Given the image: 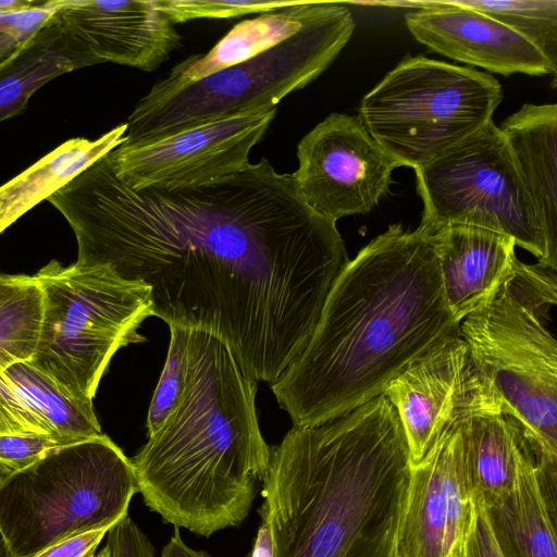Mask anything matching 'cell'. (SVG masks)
Listing matches in <instances>:
<instances>
[{
  "mask_svg": "<svg viewBox=\"0 0 557 557\" xmlns=\"http://www.w3.org/2000/svg\"><path fill=\"white\" fill-rule=\"evenodd\" d=\"M47 201L74 232L77 265L144 283L154 317L219 337L257 382L301 352L349 261L336 221L265 158L201 185L133 189L106 154Z\"/></svg>",
  "mask_w": 557,
  "mask_h": 557,
  "instance_id": "cell-1",
  "label": "cell"
},
{
  "mask_svg": "<svg viewBox=\"0 0 557 557\" xmlns=\"http://www.w3.org/2000/svg\"><path fill=\"white\" fill-rule=\"evenodd\" d=\"M459 323L435 235L389 225L346 263L307 345L270 387L294 425L323 423L382 395Z\"/></svg>",
  "mask_w": 557,
  "mask_h": 557,
  "instance_id": "cell-2",
  "label": "cell"
},
{
  "mask_svg": "<svg viewBox=\"0 0 557 557\" xmlns=\"http://www.w3.org/2000/svg\"><path fill=\"white\" fill-rule=\"evenodd\" d=\"M411 463L383 394L271 447L262 521L273 557H397Z\"/></svg>",
  "mask_w": 557,
  "mask_h": 557,
  "instance_id": "cell-3",
  "label": "cell"
},
{
  "mask_svg": "<svg viewBox=\"0 0 557 557\" xmlns=\"http://www.w3.org/2000/svg\"><path fill=\"white\" fill-rule=\"evenodd\" d=\"M257 388L222 339L189 329L181 401L131 459L138 493L165 523L209 537L247 518L271 451Z\"/></svg>",
  "mask_w": 557,
  "mask_h": 557,
  "instance_id": "cell-4",
  "label": "cell"
},
{
  "mask_svg": "<svg viewBox=\"0 0 557 557\" xmlns=\"http://www.w3.org/2000/svg\"><path fill=\"white\" fill-rule=\"evenodd\" d=\"M556 271L515 260L492 297L459 323L472 360L549 461L557 462Z\"/></svg>",
  "mask_w": 557,
  "mask_h": 557,
  "instance_id": "cell-5",
  "label": "cell"
},
{
  "mask_svg": "<svg viewBox=\"0 0 557 557\" xmlns=\"http://www.w3.org/2000/svg\"><path fill=\"white\" fill-rule=\"evenodd\" d=\"M355 26L345 3L327 1L314 20L272 48L173 91L146 94L125 122L122 145L152 141L223 117L276 108L334 62Z\"/></svg>",
  "mask_w": 557,
  "mask_h": 557,
  "instance_id": "cell-6",
  "label": "cell"
},
{
  "mask_svg": "<svg viewBox=\"0 0 557 557\" xmlns=\"http://www.w3.org/2000/svg\"><path fill=\"white\" fill-rule=\"evenodd\" d=\"M138 493L132 460L106 434L49 451L0 476V531L13 557H34L72 536L111 528Z\"/></svg>",
  "mask_w": 557,
  "mask_h": 557,
  "instance_id": "cell-7",
  "label": "cell"
},
{
  "mask_svg": "<svg viewBox=\"0 0 557 557\" xmlns=\"http://www.w3.org/2000/svg\"><path fill=\"white\" fill-rule=\"evenodd\" d=\"M42 293L40 333L27 361L67 398L94 406L115 352L143 343L152 314L150 288L107 267H64L51 260L35 275Z\"/></svg>",
  "mask_w": 557,
  "mask_h": 557,
  "instance_id": "cell-8",
  "label": "cell"
},
{
  "mask_svg": "<svg viewBox=\"0 0 557 557\" xmlns=\"http://www.w3.org/2000/svg\"><path fill=\"white\" fill-rule=\"evenodd\" d=\"M503 97L490 73L407 57L363 96L358 116L391 157L414 170L492 121Z\"/></svg>",
  "mask_w": 557,
  "mask_h": 557,
  "instance_id": "cell-9",
  "label": "cell"
},
{
  "mask_svg": "<svg viewBox=\"0 0 557 557\" xmlns=\"http://www.w3.org/2000/svg\"><path fill=\"white\" fill-rule=\"evenodd\" d=\"M414 172L423 202L419 228L432 234L454 224L491 230L557 270V248L493 120Z\"/></svg>",
  "mask_w": 557,
  "mask_h": 557,
  "instance_id": "cell-10",
  "label": "cell"
},
{
  "mask_svg": "<svg viewBox=\"0 0 557 557\" xmlns=\"http://www.w3.org/2000/svg\"><path fill=\"white\" fill-rule=\"evenodd\" d=\"M383 395L400 420L411 465L473 418L503 412L459 331L412 362Z\"/></svg>",
  "mask_w": 557,
  "mask_h": 557,
  "instance_id": "cell-11",
  "label": "cell"
},
{
  "mask_svg": "<svg viewBox=\"0 0 557 557\" xmlns=\"http://www.w3.org/2000/svg\"><path fill=\"white\" fill-rule=\"evenodd\" d=\"M292 173L298 194L317 213L336 221L373 210L401 166L369 134L358 115L331 113L297 145Z\"/></svg>",
  "mask_w": 557,
  "mask_h": 557,
  "instance_id": "cell-12",
  "label": "cell"
},
{
  "mask_svg": "<svg viewBox=\"0 0 557 557\" xmlns=\"http://www.w3.org/2000/svg\"><path fill=\"white\" fill-rule=\"evenodd\" d=\"M276 108L223 117L163 138L120 145L108 153L116 176L133 189L206 184L246 169Z\"/></svg>",
  "mask_w": 557,
  "mask_h": 557,
  "instance_id": "cell-13",
  "label": "cell"
},
{
  "mask_svg": "<svg viewBox=\"0 0 557 557\" xmlns=\"http://www.w3.org/2000/svg\"><path fill=\"white\" fill-rule=\"evenodd\" d=\"M473 508L461 426L411 465L397 557H461Z\"/></svg>",
  "mask_w": 557,
  "mask_h": 557,
  "instance_id": "cell-14",
  "label": "cell"
},
{
  "mask_svg": "<svg viewBox=\"0 0 557 557\" xmlns=\"http://www.w3.org/2000/svg\"><path fill=\"white\" fill-rule=\"evenodd\" d=\"M395 4L418 9L405 15L407 28L440 54L504 76H556L557 70L528 39L480 12L450 0Z\"/></svg>",
  "mask_w": 557,
  "mask_h": 557,
  "instance_id": "cell-15",
  "label": "cell"
},
{
  "mask_svg": "<svg viewBox=\"0 0 557 557\" xmlns=\"http://www.w3.org/2000/svg\"><path fill=\"white\" fill-rule=\"evenodd\" d=\"M55 14L100 63L151 72L182 46L156 0H59Z\"/></svg>",
  "mask_w": 557,
  "mask_h": 557,
  "instance_id": "cell-16",
  "label": "cell"
},
{
  "mask_svg": "<svg viewBox=\"0 0 557 557\" xmlns=\"http://www.w3.org/2000/svg\"><path fill=\"white\" fill-rule=\"evenodd\" d=\"M556 470L529 440L512 488L482 503L503 557H557Z\"/></svg>",
  "mask_w": 557,
  "mask_h": 557,
  "instance_id": "cell-17",
  "label": "cell"
},
{
  "mask_svg": "<svg viewBox=\"0 0 557 557\" xmlns=\"http://www.w3.org/2000/svg\"><path fill=\"white\" fill-rule=\"evenodd\" d=\"M434 235L445 297L460 322L510 274L517 246L507 235L472 225H447Z\"/></svg>",
  "mask_w": 557,
  "mask_h": 557,
  "instance_id": "cell-18",
  "label": "cell"
},
{
  "mask_svg": "<svg viewBox=\"0 0 557 557\" xmlns=\"http://www.w3.org/2000/svg\"><path fill=\"white\" fill-rule=\"evenodd\" d=\"M100 436L94 406L67 398L27 361L0 372V435Z\"/></svg>",
  "mask_w": 557,
  "mask_h": 557,
  "instance_id": "cell-19",
  "label": "cell"
},
{
  "mask_svg": "<svg viewBox=\"0 0 557 557\" xmlns=\"http://www.w3.org/2000/svg\"><path fill=\"white\" fill-rule=\"evenodd\" d=\"M99 63L54 13L0 62V122L21 114L30 97L48 82Z\"/></svg>",
  "mask_w": 557,
  "mask_h": 557,
  "instance_id": "cell-20",
  "label": "cell"
},
{
  "mask_svg": "<svg viewBox=\"0 0 557 557\" xmlns=\"http://www.w3.org/2000/svg\"><path fill=\"white\" fill-rule=\"evenodd\" d=\"M327 1H296L236 24L207 53L194 54L175 65L147 92L162 95L250 59L289 38L314 20Z\"/></svg>",
  "mask_w": 557,
  "mask_h": 557,
  "instance_id": "cell-21",
  "label": "cell"
},
{
  "mask_svg": "<svg viewBox=\"0 0 557 557\" xmlns=\"http://www.w3.org/2000/svg\"><path fill=\"white\" fill-rule=\"evenodd\" d=\"M498 128L546 236L557 248V104L524 103Z\"/></svg>",
  "mask_w": 557,
  "mask_h": 557,
  "instance_id": "cell-22",
  "label": "cell"
},
{
  "mask_svg": "<svg viewBox=\"0 0 557 557\" xmlns=\"http://www.w3.org/2000/svg\"><path fill=\"white\" fill-rule=\"evenodd\" d=\"M126 123L97 139H69L0 186V234L124 141Z\"/></svg>",
  "mask_w": 557,
  "mask_h": 557,
  "instance_id": "cell-23",
  "label": "cell"
},
{
  "mask_svg": "<svg viewBox=\"0 0 557 557\" xmlns=\"http://www.w3.org/2000/svg\"><path fill=\"white\" fill-rule=\"evenodd\" d=\"M462 433L474 497L486 504L510 491L530 440L522 425L499 412L473 418Z\"/></svg>",
  "mask_w": 557,
  "mask_h": 557,
  "instance_id": "cell-24",
  "label": "cell"
},
{
  "mask_svg": "<svg viewBox=\"0 0 557 557\" xmlns=\"http://www.w3.org/2000/svg\"><path fill=\"white\" fill-rule=\"evenodd\" d=\"M42 293L34 275L17 274L0 294V372L28 361L37 347Z\"/></svg>",
  "mask_w": 557,
  "mask_h": 557,
  "instance_id": "cell-25",
  "label": "cell"
},
{
  "mask_svg": "<svg viewBox=\"0 0 557 557\" xmlns=\"http://www.w3.org/2000/svg\"><path fill=\"white\" fill-rule=\"evenodd\" d=\"M517 32L557 70V0H450Z\"/></svg>",
  "mask_w": 557,
  "mask_h": 557,
  "instance_id": "cell-26",
  "label": "cell"
},
{
  "mask_svg": "<svg viewBox=\"0 0 557 557\" xmlns=\"http://www.w3.org/2000/svg\"><path fill=\"white\" fill-rule=\"evenodd\" d=\"M169 327L171 338L166 359L148 410V436L156 433L175 410L187 382L189 329Z\"/></svg>",
  "mask_w": 557,
  "mask_h": 557,
  "instance_id": "cell-27",
  "label": "cell"
},
{
  "mask_svg": "<svg viewBox=\"0 0 557 557\" xmlns=\"http://www.w3.org/2000/svg\"><path fill=\"white\" fill-rule=\"evenodd\" d=\"M295 0H156L157 7L173 24L193 20L235 18L267 13L294 4Z\"/></svg>",
  "mask_w": 557,
  "mask_h": 557,
  "instance_id": "cell-28",
  "label": "cell"
},
{
  "mask_svg": "<svg viewBox=\"0 0 557 557\" xmlns=\"http://www.w3.org/2000/svg\"><path fill=\"white\" fill-rule=\"evenodd\" d=\"M75 440L50 434L0 435V476L21 471Z\"/></svg>",
  "mask_w": 557,
  "mask_h": 557,
  "instance_id": "cell-29",
  "label": "cell"
},
{
  "mask_svg": "<svg viewBox=\"0 0 557 557\" xmlns=\"http://www.w3.org/2000/svg\"><path fill=\"white\" fill-rule=\"evenodd\" d=\"M33 4L23 9L7 10L9 1L0 0V62L45 24L46 12Z\"/></svg>",
  "mask_w": 557,
  "mask_h": 557,
  "instance_id": "cell-30",
  "label": "cell"
},
{
  "mask_svg": "<svg viewBox=\"0 0 557 557\" xmlns=\"http://www.w3.org/2000/svg\"><path fill=\"white\" fill-rule=\"evenodd\" d=\"M109 557H154V547L132 518L125 516L107 532Z\"/></svg>",
  "mask_w": 557,
  "mask_h": 557,
  "instance_id": "cell-31",
  "label": "cell"
},
{
  "mask_svg": "<svg viewBox=\"0 0 557 557\" xmlns=\"http://www.w3.org/2000/svg\"><path fill=\"white\" fill-rule=\"evenodd\" d=\"M461 557H503L484 506L476 497H474L473 515L465 537Z\"/></svg>",
  "mask_w": 557,
  "mask_h": 557,
  "instance_id": "cell-32",
  "label": "cell"
},
{
  "mask_svg": "<svg viewBox=\"0 0 557 557\" xmlns=\"http://www.w3.org/2000/svg\"><path fill=\"white\" fill-rule=\"evenodd\" d=\"M109 529L102 528L72 536L34 557H95L96 550Z\"/></svg>",
  "mask_w": 557,
  "mask_h": 557,
  "instance_id": "cell-33",
  "label": "cell"
},
{
  "mask_svg": "<svg viewBox=\"0 0 557 557\" xmlns=\"http://www.w3.org/2000/svg\"><path fill=\"white\" fill-rule=\"evenodd\" d=\"M161 557H211L205 550L189 547L182 539L178 528L174 527V533L161 552Z\"/></svg>",
  "mask_w": 557,
  "mask_h": 557,
  "instance_id": "cell-34",
  "label": "cell"
},
{
  "mask_svg": "<svg viewBox=\"0 0 557 557\" xmlns=\"http://www.w3.org/2000/svg\"><path fill=\"white\" fill-rule=\"evenodd\" d=\"M251 557H273V542L271 531L269 524L265 521H262V524L259 528Z\"/></svg>",
  "mask_w": 557,
  "mask_h": 557,
  "instance_id": "cell-35",
  "label": "cell"
},
{
  "mask_svg": "<svg viewBox=\"0 0 557 557\" xmlns=\"http://www.w3.org/2000/svg\"><path fill=\"white\" fill-rule=\"evenodd\" d=\"M17 277V274H3L0 273V294L11 285Z\"/></svg>",
  "mask_w": 557,
  "mask_h": 557,
  "instance_id": "cell-36",
  "label": "cell"
},
{
  "mask_svg": "<svg viewBox=\"0 0 557 557\" xmlns=\"http://www.w3.org/2000/svg\"><path fill=\"white\" fill-rule=\"evenodd\" d=\"M0 557H13L10 547L0 531Z\"/></svg>",
  "mask_w": 557,
  "mask_h": 557,
  "instance_id": "cell-37",
  "label": "cell"
},
{
  "mask_svg": "<svg viewBox=\"0 0 557 557\" xmlns=\"http://www.w3.org/2000/svg\"><path fill=\"white\" fill-rule=\"evenodd\" d=\"M95 557H109L108 548L104 546Z\"/></svg>",
  "mask_w": 557,
  "mask_h": 557,
  "instance_id": "cell-38",
  "label": "cell"
}]
</instances>
